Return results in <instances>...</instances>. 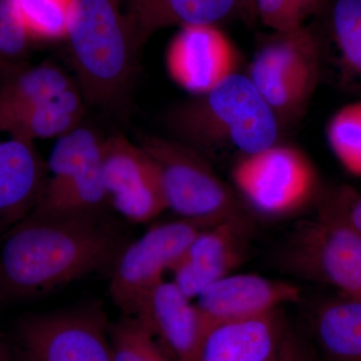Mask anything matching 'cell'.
I'll return each instance as SVG.
<instances>
[{
	"instance_id": "cell-2",
	"label": "cell",
	"mask_w": 361,
	"mask_h": 361,
	"mask_svg": "<svg viewBox=\"0 0 361 361\" xmlns=\"http://www.w3.org/2000/svg\"><path fill=\"white\" fill-rule=\"evenodd\" d=\"M165 122L175 140L204 157L225 147L258 153L277 144L281 129L250 78L239 73L173 106Z\"/></svg>"
},
{
	"instance_id": "cell-15",
	"label": "cell",
	"mask_w": 361,
	"mask_h": 361,
	"mask_svg": "<svg viewBox=\"0 0 361 361\" xmlns=\"http://www.w3.org/2000/svg\"><path fill=\"white\" fill-rule=\"evenodd\" d=\"M47 179V161L33 141L9 134L0 139V232H6L32 212Z\"/></svg>"
},
{
	"instance_id": "cell-6",
	"label": "cell",
	"mask_w": 361,
	"mask_h": 361,
	"mask_svg": "<svg viewBox=\"0 0 361 361\" xmlns=\"http://www.w3.org/2000/svg\"><path fill=\"white\" fill-rule=\"evenodd\" d=\"M279 264L290 274L361 298V235L326 209L317 219L297 224L282 247Z\"/></svg>"
},
{
	"instance_id": "cell-21",
	"label": "cell",
	"mask_w": 361,
	"mask_h": 361,
	"mask_svg": "<svg viewBox=\"0 0 361 361\" xmlns=\"http://www.w3.org/2000/svg\"><path fill=\"white\" fill-rule=\"evenodd\" d=\"M75 87L71 78L54 65H40L18 71L0 87V108L11 109L47 103Z\"/></svg>"
},
{
	"instance_id": "cell-11",
	"label": "cell",
	"mask_w": 361,
	"mask_h": 361,
	"mask_svg": "<svg viewBox=\"0 0 361 361\" xmlns=\"http://www.w3.org/2000/svg\"><path fill=\"white\" fill-rule=\"evenodd\" d=\"M165 61L176 84L197 96L236 73L239 54L217 25H188L169 42Z\"/></svg>"
},
{
	"instance_id": "cell-8",
	"label": "cell",
	"mask_w": 361,
	"mask_h": 361,
	"mask_svg": "<svg viewBox=\"0 0 361 361\" xmlns=\"http://www.w3.org/2000/svg\"><path fill=\"white\" fill-rule=\"evenodd\" d=\"M203 226L182 219L151 228L141 238L123 248L116 259L110 281V294L123 315L135 314L164 273L172 269Z\"/></svg>"
},
{
	"instance_id": "cell-14",
	"label": "cell",
	"mask_w": 361,
	"mask_h": 361,
	"mask_svg": "<svg viewBox=\"0 0 361 361\" xmlns=\"http://www.w3.org/2000/svg\"><path fill=\"white\" fill-rule=\"evenodd\" d=\"M300 299L296 285L255 274L228 275L197 296V307L214 322L246 319Z\"/></svg>"
},
{
	"instance_id": "cell-10",
	"label": "cell",
	"mask_w": 361,
	"mask_h": 361,
	"mask_svg": "<svg viewBox=\"0 0 361 361\" xmlns=\"http://www.w3.org/2000/svg\"><path fill=\"white\" fill-rule=\"evenodd\" d=\"M102 173L108 201L128 220L148 222L167 210L155 163L125 135L103 140Z\"/></svg>"
},
{
	"instance_id": "cell-13",
	"label": "cell",
	"mask_w": 361,
	"mask_h": 361,
	"mask_svg": "<svg viewBox=\"0 0 361 361\" xmlns=\"http://www.w3.org/2000/svg\"><path fill=\"white\" fill-rule=\"evenodd\" d=\"M248 222L235 218L202 231L173 266L174 283L189 299L236 269L248 250Z\"/></svg>"
},
{
	"instance_id": "cell-25",
	"label": "cell",
	"mask_w": 361,
	"mask_h": 361,
	"mask_svg": "<svg viewBox=\"0 0 361 361\" xmlns=\"http://www.w3.org/2000/svg\"><path fill=\"white\" fill-rule=\"evenodd\" d=\"M332 23L344 63L361 77V0H337Z\"/></svg>"
},
{
	"instance_id": "cell-32",
	"label": "cell",
	"mask_w": 361,
	"mask_h": 361,
	"mask_svg": "<svg viewBox=\"0 0 361 361\" xmlns=\"http://www.w3.org/2000/svg\"><path fill=\"white\" fill-rule=\"evenodd\" d=\"M16 361H33L32 360V358L30 357V356H28L27 353H23V356H21V357H20V360H16Z\"/></svg>"
},
{
	"instance_id": "cell-4",
	"label": "cell",
	"mask_w": 361,
	"mask_h": 361,
	"mask_svg": "<svg viewBox=\"0 0 361 361\" xmlns=\"http://www.w3.org/2000/svg\"><path fill=\"white\" fill-rule=\"evenodd\" d=\"M137 145L155 163L168 209L205 229L246 217L231 189L214 172L205 157L175 139L137 135Z\"/></svg>"
},
{
	"instance_id": "cell-31",
	"label": "cell",
	"mask_w": 361,
	"mask_h": 361,
	"mask_svg": "<svg viewBox=\"0 0 361 361\" xmlns=\"http://www.w3.org/2000/svg\"><path fill=\"white\" fill-rule=\"evenodd\" d=\"M0 361H8L6 349H4V344H2L1 339H0Z\"/></svg>"
},
{
	"instance_id": "cell-30",
	"label": "cell",
	"mask_w": 361,
	"mask_h": 361,
	"mask_svg": "<svg viewBox=\"0 0 361 361\" xmlns=\"http://www.w3.org/2000/svg\"><path fill=\"white\" fill-rule=\"evenodd\" d=\"M237 8L247 16H256V0H236Z\"/></svg>"
},
{
	"instance_id": "cell-20",
	"label": "cell",
	"mask_w": 361,
	"mask_h": 361,
	"mask_svg": "<svg viewBox=\"0 0 361 361\" xmlns=\"http://www.w3.org/2000/svg\"><path fill=\"white\" fill-rule=\"evenodd\" d=\"M102 145L103 140L94 130L80 125L59 137L47 161L51 177L42 198L54 196L97 172L102 165Z\"/></svg>"
},
{
	"instance_id": "cell-17",
	"label": "cell",
	"mask_w": 361,
	"mask_h": 361,
	"mask_svg": "<svg viewBox=\"0 0 361 361\" xmlns=\"http://www.w3.org/2000/svg\"><path fill=\"white\" fill-rule=\"evenodd\" d=\"M135 47L172 26L218 25L238 11L236 0H123Z\"/></svg>"
},
{
	"instance_id": "cell-9",
	"label": "cell",
	"mask_w": 361,
	"mask_h": 361,
	"mask_svg": "<svg viewBox=\"0 0 361 361\" xmlns=\"http://www.w3.org/2000/svg\"><path fill=\"white\" fill-rule=\"evenodd\" d=\"M109 323L92 306L26 316L18 334L33 361H114Z\"/></svg>"
},
{
	"instance_id": "cell-27",
	"label": "cell",
	"mask_w": 361,
	"mask_h": 361,
	"mask_svg": "<svg viewBox=\"0 0 361 361\" xmlns=\"http://www.w3.org/2000/svg\"><path fill=\"white\" fill-rule=\"evenodd\" d=\"M30 40L21 25L14 0H0V63H8L23 56Z\"/></svg>"
},
{
	"instance_id": "cell-7",
	"label": "cell",
	"mask_w": 361,
	"mask_h": 361,
	"mask_svg": "<svg viewBox=\"0 0 361 361\" xmlns=\"http://www.w3.org/2000/svg\"><path fill=\"white\" fill-rule=\"evenodd\" d=\"M232 180L254 210L268 217H285L314 198L318 177L312 161L296 147L275 144L235 163Z\"/></svg>"
},
{
	"instance_id": "cell-16",
	"label": "cell",
	"mask_w": 361,
	"mask_h": 361,
	"mask_svg": "<svg viewBox=\"0 0 361 361\" xmlns=\"http://www.w3.org/2000/svg\"><path fill=\"white\" fill-rule=\"evenodd\" d=\"M290 334L280 310L220 323L207 336L200 361H270Z\"/></svg>"
},
{
	"instance_id": "cell-5",
	"label": "cell",
	"mask_w": 361,
	"mask_h": 361,
	"mask_svg": "<svg viewBox=\"0 0 361 361\" xmlns=\"http://www.w3.org/2000/svg\"><path fill=\"white\" fill-rule=\"evenodd\" d=\"M322 49L308 26L274 32L252 59L247 77L276 116L280 128L303 116L319 82Z\"/></svg>"
},
{
	"instance_id": "cell-19",
	"label": "cell",
	"mask_w": 361,
	"mask_h": 361,
	"mask_svg": "<svg viewBox=\"0 0 361 361\" xmlns=\"http://www.w3.org/2000/svg\"><path fill=\"white\" fill-rule=\"evenodd\" d=\"M322 361H361V298L343 295L323 304L313 317Z\"/></svg>"
},
{
	"instance_id": "cell-3",
	"label": "cell",
	"mask_w": 361,
	"mask_h": 361,
	"mask_svg": "<svg viewBox=\"0 0 361 361\" xmlns=\"http://www.w3.org/2000/svg\"><path fill=\"white\" fill-rule=\"evenodd\" d=\"M66 39L82 97L101 106L118 99L137 51L120 1L75 0Z\"/></svg>"
},
{
	"instance_id": "cell-18",
	"label": "cell",
	"mask_w": 361,
	"mask_h": 361,
	"mask_svg": "<svg viewBox=\"0 0 361 361\" xmlns=\"http://www.w3.org/2000/svg\"><path fill=\"white\" fill-rule=\"evenodd\" d=\"M84 97L73 87L47 103L0 108V132L35 141L61 137L80 126L85 113Z\"/></svg>"
},
{
	"instance_id": "cell-1",
	"label": "cell",
	"mask_w": 361,
	"mask_h": 361,
	"mask_svg": "<svg viewBox=\"0 0 361 361\" xmlns=\"http://www.w3.org/2000/svg\"><path fill=\"white\" fill-rule=\"evenodd\" d=\"M126 245L99 212L30 213L0 243V300L44 295L114 267Z\"/></svg>"
},
{
	"instance_id": "cell-22",
	"label": "cell",
	"mask_w": 361,
	"mask_h": 361,
	"mask_svg": "<svg viewBox=\"0 0 361 361\" xmlns=\"http://www.w3.org/2000/svg\"><path fill=\"white\" fill-rule=\"evenodd\" d=\"M114 361H176L151 330L130 315L109 323Z\"/></svg>"
},
{
	"instance_id": "cell-28",
	"label": "cell",
	"mask_w": 361,
	"mask_h": 361,
	"mask_svg": "<svg viewBox=\"0 0 361 361\" xmlns=\"http://www.w3.org/2000/svg\"><path fill=\"white\" fill-rule=\"evenodd\" d=\"M324 209L336 214L361 235V195L342 190L329 199Z\"/></svg>"
},
{
	"instance_id": "cell-23",
	"label": "cell",
	"mask_w": 361,
	"mask_h": 361,
	"mask_svg": "<svg viewBox=\"0 0 361 361\" xmlns=\"http://www.w3.org/2000/svg\"><path fill=\"white\" fill-rule=\"evenodd\" d=\"M75 0H14L30 39H66Z\"/></svg>"
},
{
	"instance_id": "cell-24",
	"label": "cell",
	"mask_w": 361,
	"mask_h": 361,
	"mask_svg": "<svg viewBox=\"0 0 361 361\" xmlns=\"http://www.w3.org/2000/svg\"><path fill=\"white\" fill-rule=\"evenodd\" d=\"M326 135L341 165L361 177V101L337 111L330 118Z\"/></svg>"
},
{
	"instance_id": "cell-29",
	"label": "cell",
	"mask_w": 361,
	"mask_h": 361,
	"mask_svg": "<svg viewBox=\"0 0 361 361\" xmlns=\"http://www.w3.org/2000/svg\"><path fill=\"white\" fill-rule=\"evenodd\" d=\"M270 361H322L298 337L290 334L284 345Z\"/></svg>"
},
{
	"instance_id": "cell-12",
	"label": "cell",
	"mask_w": 361,
	"mask_h": 361,
	"mask_svg": "<svg viewBox=\"0 0 361 361\" xmlns=\"http://www.w3.org/2000/svg\"><path fill=\"white\" fill-rule=\"evenodd\" d=\"M133 316L176 361H200L207 336L219 324L193 305L174 282L157 285Z\"/></svg>"
},
{
	"instance_id": "cell-26",
	"label": "cell",
	"mask_w": 361,
	"mask_h": 361,
	"mask_svg": "<svg viewBox=\"0 0 361 361\" xmlns=\"http://www.w3.org/2000/svg\"><path fill=\"white\" fill-rule=\"evenodd\" d=\"M323 0H256V16L273 32L293 30L322 7Z\"/></svg>"
}]
</instances>
